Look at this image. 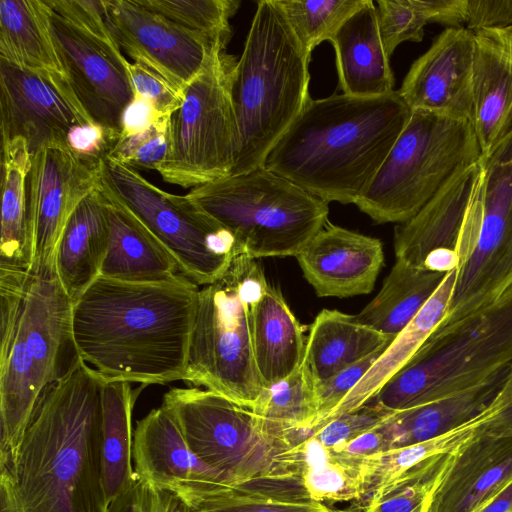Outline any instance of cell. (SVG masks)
<instances>
[{
    "label": "cell",
    "mask_w": 512,
    "mask_h": 512,
    "mask_svg": "<svg viewBox=\"0 0 512 512\" xmlns=\"http://www.w3.org/2000/svg\"><path fill=\"white\" fill-rule=\"evenodd\" d=\"M199 290L189 279L132 283L100 276L72 306L80 359L104 381H183Z\"/></svg>",
    "instance_id": "1"
},
{
    "label": "cell",
    "mask_w": 512,
    "mask_h": 512,
    "mask_svg": "<svg viewBox=\"0 0 512 512\" xmlns=\"http://www.w3.org/2000/svg\"><path fill=\"white\" fill-rule=\"evenodd\" d=\"M411 114L398 90L378 97L311 98L263 166L327 203L355 204Z\"/></svg>",
    "instance_id": "2"
},
{
    "label": "cell",
    "mask_w": 512,
    "mask_h": 512,
    "mask_svg": "<svg viewBox=\"0 0 512 512\" xmlns=\"http://www.w3.org/2000/svg\"><path fill=\"white\" fill-rule=\"evenodd\" d=\"M103 379L81 361L43 393L12 473L20 512H108Z\"/></svg>",
    "instance_id": "3"
},
{
    "label": "cell",
    "mask_w": 512,
    "mask_h": 512,
    "mask_svg": "<svg viewBox=\"0 0 512 512\" xmlns=\"http://www.w3.org/2000/svg\"><path fill=\"white\" fill-rule=\"evenodd\" d=\"M72 306L55 269L32 272L23 293L0 294V471L13 473L45 390L82 361Z\"/></svg>",
    "instance_id": "4"
},
{
    "label": "cell",
    "mask_w": 512,
    "mask_h": 512,
    "mask_svg": "<svg viewBox=\"0 0 512 512\" xmlns=\"http://www.w3.org/2000/svg\"><path fill=\"white\" fill-rule=\"evenodd\" d=\"M162 406L192 452L242 494L300 502L302 443L311 435L272 423L207 389L172 388Z\"/></svg>",
    "instance_id": "5"
},
{
    "label": "cell",
    "mask_w": 512,
    "mask_h": 512,
    "mask_svg": "<svg viewBox=\"0 0 512 512\" xmlns=\"http://www.w3.org/2000/svg\"><path fill=\"white\" fill-rule=\"evenodd\" d=\"M310 58L277 1H258L234 70L238 144L231 175L263 166L311 99Z\"/></svg>",
    "instance_id": "6"
},
{
    "label": "cell",
    "mask_w": 512,
    "mask_h": 512,
    "mask_svg": "<svg viewBox=\"0 0 512 512\" xmlns=\"http://www.w3.org/2000/svg\"><path fill=\"white\" fill-rule=\"evenodd\" d=\"M512 366V286L490 304L439 324L367 402L396 412L475 389Z\"/></svg>",
    "instance_id": "7"
},
{
    "label": "cell",
    "mask_w": 512,
    "mask_h": 512,
    "mask_svg": "<svg viewBox=\"0 0 512 512\" xmlns=\"http://www.w3.org/2000/svg\"><path fill=\"white\" fill-rule=\"evenodd\" d=\"M186 197L252 259L297 256L328 222V203L261 166L194 187Z\"/></svg>",
    "instance_id": "8"
},
{
    "label": "cell",
    "mask_w": 512,
    "mask_h": 512,
    "mask_svg": "<svg viewBox=\"0 0 512 512\" xmlns=\"http://www.w3.org/2000/svg\"><path fill=\"white\" fill-rule=\"evenodd\" d=\"M260 264L238 254L229 270L202 286L183 381L253 410L265 390L251 336L249 300Z\"/></svg>",
    "instance_id": "9"
},
{
    "label": "cell",
    "mask_w": 512,
    "mask_h": 512,
    "mask_svg": "<svg viewBox=\"0 0 512 512\" xmlns=\"http://www.w3.org/2000/svg\"><path fill=\"white\" fill-rule=\"evenodd\" d=\"M481 150L471 121L412 111L365 193L355 205L377 223L402 224Z\"/></svg>",
    "instance_id": "10"
},
{
    "label": "cell",
    "mask_w": 512,
    "mask_h": 512,
    "mask_svg": "<svg viewBox=\"0 0 512 512\" xmlns=\"http://www.w3.org/2000/svg\"><path fill=\"white\" fill-rule=\"evenodd\" d=\"M227 44H212L171 117L170 152L157 171L166 182L194 188L232 173L238 144L232 95L237 59L227 53Z\"/></svg>",
    "instance_id": "11"
},
{
    "label": "cell",
    "mask_w": 512,
    "mask_h": 512,
    "mask_svg": "<svg viewBox=\"0 0 512 512\" xmlns=\"http://www.w3.org/2000/svg\"><path fill=\"white\" fill-rule=\"evenodd\" d=\"M100 188L134 214L198 286L223 277L239 254L233 235L186 195L166 192L108 156Z\"/></svg>",
    "instance_id": "12"
},
{
    "label": "cell",
    "mask_w": 512,
    "mask_h": 512,
    "mask_svg": "<svg viewBox=\"0 0 512 512\" xmlns=\"http://www.w3.org/2000/svg\"><path fill=\"white\" fill-rule=\"evenodd\" d=\"M482 213L476 244L457 269L441 325L490 304L512 286V129L482 156Z\"/></svg>",
    "instance_id": "13"
},
{
    "label": "cell",
    "mask_w": 512,
    "mask_h": 512,
    "mask_svg": "<svg viewBox=\"0 0 512 512\" xmlns=\"http://www.w3.org/2000/svg\"><path fill=\"white\" fill-rule=\"evenodd\" d=\"M482 157L458 170L394 230L396 259L440 273L458 269L472 252L482 213Z\"/></svg>",
    "instance_id": "14"
},
{
    "label": "cell",
    "mask_w": 512,
    "mask_h": 512,
    "mask_svg": "<svg viewBox=\"0 0 512 512\" xmlns=\"http://www.w3.org/2000/svg\"><path fill=\"white\" fill-rule=\"evenodd\" d=\"M51 28L67 78L82 107L94 122L120 134L123 112L134 93L127 72L130 61L107 23L78 24L51 9Z\"/></svg>",
    "instance_id": "15"
},
{
    "label": "cell",
    "mask_w": 512,
    "mask_h": 512,
    "mask_svg": "<svg viewBox=\"0 0 512 512\" xmlns=\"http://www.w3.org/2000/svg\"><path fill=\"white\" fill-rule=\"evenodd\" d=\"M102 164L80 158L67 144L44 147L32 156L27 180L32 272L55 269L64 228L83 199L99 187Z\"/></svg>",
    "instance_id": "16"
},
{
    "label": "cell",
    "mask_w": 512,
    "mask_h": 512,
    "mask_svg": "<svg viewBox=\"0 0 512 512\" xmlns=\"http://www.w3.org/2000/svg\"><path fill=\"white\" fill-rule=\"evenodd\" d=\"M2 141L23 139L32 154L67 144L70 129L94 122L68 79L24 70L0 60Z\"/></svg>",
    "instance_id": "17"
},
{
    "label": "cell",
    "mask_w": 512,
    "mask_h": 512,
    "mask_svg": "<svg viewBox=\"0 0 512 512\" xmlns=\"http://www.w3.org/2000/svg\"><path fill=\"white\" fill-rule=\"evenodd\" d=\"M132 459L140 482L174 494L190 510L237 491L225 476L192 452L174 418L162 405L137 422Z\"/></svg>",
    "instance_id": "18"
},
{
    "label": "cell",
    "mask_w": 512,
    "mask_h": 512,
    "mask_svg": "<svg viewBox=\"0 0 512 512\" xmlns=\"http://www.w3.org/2000/svg\"><path fill=\"white\" fill-rule=\"evenodd\" d=\"M104 15L124 54L182 90L201 70L212 44L219 41L171 22L138 0H104Z\"/></svg>",
    "instance_id": "19"
},
{
    "label": "cell",
    "mask_w": 512,
    "mask_h": 512,
    "mask_svg": "<svg viewBox=\"0 0 512 512\" xmlns=\"http://www.w3.org/2000/svg\"><path fill=\"white\" fill-rule=\"evenodd\" d=\"M473 62L474 32L446 28L412 63L398 92L412 111L472 122Z\"/></svg>",
    "instance_id": "20"
},
{
    "label": "cell",
    "mask_w": 512,
    "mask_h": 512,
    "mask_svg": "<svg viewBox=\"0 0 512 512\" xmlns=\"http://www.w3.org/2000/svg\"><path fill=\"white\" fill-rule=\"evenodd\" d=\"M512 480V426L486 427L454 451L425 512H474Z\"/></svg>",
    "instance_id": "21"
},
{
    "label": "cell",
    "mask_w": 512,
    "mask_h": 512,
    "mask_svg": "<svg viewBox=\"0 0 512 512\" xmlns=\"http://www.w3.org/2000/svg\"><path fill=\"white\" fill-rule=\"evenodd\" d=\"M296 259L317 296L346 298L373 291L384 252L380 239L328 221Z\"/></svg>",
    "instance_id": "22"
},
{
    "label": "cell",
    "mask_w": 512,
    "mask_h": 512,
    "mask_svg": "<svg viewBox=\"0 0 512 512\" xmlns=\"http://www.w3.org/2000/svg\"><path fill=\"white\" fill-rule=\"evenodd\" d=\"M472 124L482 156L512 129V27L474 32Z\"/></svg>",
    "instance_id": "23"
},
{
    "label": "cell",
    "mask_w": 512,
    "mask_h": 512,
    "mask_svg": "<svg viewBox=\"0 0 512 512\" xmlns=\"http://www.w3.org/2000/svg\"><path fill=\"white\" fill-rule=\"evenodd\" d=\"M249 321L256 365L265 387L277 383L302 364L303 329L279 289L259 271L249 300Z\"/></svg>",
    "instance_id": "24"
},
{
    "label": "cell",
    "mask_w": 512,
    "mask_h": 512,
    "mask_svg": "<svg viewBox=\"0 0 512 512\" xmlns=\"http://www.w3.org/2000/svg\"><path fill=\"white\" fill-rule=\"evenodd\" d=\"M99 189L105 198L108 216V247L100 276L132 283L188 279L140 220L100 185Z\"/></svg>",
    "instance_id": "25"
},
{
    "label": "cell",
    "mask_w": 512,
    "mask_h": 512,
    "mask_svg": "<svg viewBox=\"0 0 512 512\" xmlns=\"http://www.w3.org/2000/svg\"><path fill=\"white\" fill-rule=\"evenodd\" d=\"M335 50L339 85L344 94L378 97L394 89V75L382 43L376 4L365 0L330 41Z\"/></svg>",
    "instance_id": "26"
},
{
    "label": "cell",
    "mask_w": 512,
    "mask_h": 512,
    "mask_svg": "<svg viewBox=\"0 0 512 512\" xmlns=\"http://www.w3.org/2000/svg\"><path fill=\"white\" fill-rule=\"evenodd\" d=\"M32 154L21 138L2 141L0 282L27 283L34 250L28 222L27 180Z\"/></svg>",
    "instance_id": "27"
},
{
    "label": "cell",
    "mask_w": 512,
    "mask_h": 512,
    "mask_svg": "<svg viewBox=\"0 0 512 512\" xmlns=\"http://www.w3.org/2000/svg\"><path fill=\"white\" fill-rule=\"evenodd\" d=\"M394 339L360 323L355 315L323 309L310 327L302 372L314 388L346 367L384 351Z\"/></svg>",
    "instance_id": "28"
},
{
    "label": "cell",
    "mask_w": 512,
    "mask_h": 512,
    "mask_svg": "<svg viewBox=\"0 0 512 512\" xmlns=\"http://www.w3.org/2000/svg\"><path fill=\"white\" fill-rule=\"evenodd\" d=\"M108 247V216L99 187L78 205L55 252V270L74 303L100 277Z\"/></svg>",
    "instance_id": "29"
},
{
    "label": "cell",
    "mask_w": 512,
    "mask_h": 512,
    "mask_svg": "<svg viewBox=\"0 0 512 512\" xmlns=\"http://www.w3.org/2000/svg\"><path fill=\"white\" fill-rule=\"evenodd\" d=\"M0 60L68 79L54 42L47 0L0 1Z\"/></svg>",
    "instance_id": "30"
},
{
    "label": "cell",
    "mask_w": 512,
    "mask_h": 512,
    "mask_svg": "<svg viewBox=\"0 0 512 512\" xmlns=\"http://www.w3.org/2000/svg\"><path fill=\"white\" fill-rule=\"evenodd\" d=\"M508 371L467 392L391 412L382 422L390 449L435 439L476 419L492 403Z\"/></svg>",
    "instance_id": "31"
},
{
    "label": "cell",
    "mask_w": 512,
    "mask_h": 512,
    "mask_svg": "<svg viewBox=\"0 0 512 512\" xmlns=\"http://www.w3.org/2000/svg\"><path fill=\"white\" fill-rule=\"evenodd\" d=\"M456 273L457 269L446 274L439 288L421 311L395 337L364 377L323 424L343 413L354 411L365 405L414 355L444 319L447 306L452 297Z\"/></svg>",
    "instance_id": "32"
},
{
    "label": "cell",
    "mask_w": 512,
    "mask_h": 512,
    "mask_svg": "<svg viewBox=\"0 0 512 512\" xmlns=\"http://www.w3.org/2000/svg\"><path fill=\"white\" fill-rule=\"evenodd\" d=\"M137 393L131 383L104 381L101 389V459L108 505L138 482L132 465V410Z\"/></svg>",
    "instance_id": "33"
},
{
    "label": "cell",
    "mask_w": 512,
    "mask_h": 512,
    "mask_svg": "<svg viewBox=\"0 0 512 512\" xmlns=\"http://www.w3.org/2000/svg\"><path fill=\"white\" fill-rule=\"evenodd\" d=\"M446 274L396 259L379 293L355 316L360 323L395 338L434 295Z\"/></svg>",
    "instance_id": "34"
},
{
    "label": "cell",
    "mask_w": 512,
    "mask_h": 512,
    "mask_svg": "<svg viewBox=\"0 0 512 512\" xmlns=\"http://www.w3.org/2000/svg\"><path fill=\"white\" fill-rule=\"evenodd\" d=\"M299 481L308 502H361L367 459L327 448L312 436L302 443Z\"/></svg>",
    "instance_id": "35"
},
{
    "label": "cell",
    "mask_w": 512,
    "mask_h": 512,
    "mask_svg": "<svg viewBox=\"0 0 512 512\" xmlns=\"http://www.w3.org/2000/svg\"><path fill=\"white\" fill-rule=\"evenodd\" d=\"M483 413L476 419L435 439L390 449L369 457L367 459L365 494L361 503L378 489L397 480L430 458L456 451L485 424Z\"/></svg>",
    "instance_id": "36"
},
{
    "label": "cell",
    "mask_w": 512,
    "mask_h": 512,
    "mask_svg": "<svg viewBox=\"0 0 512 512\" xmlns=\"http://www.w3.org/2000/svg\"><path fill=\"white\" fill-rule=\"evenodd\" d=\"M304 51L331 41L342 24L365 0H276Z\"/></svg>",
    "instance_id": "37"
},
{
    "label": "cell",
    "mask_w": 512,
    "mask_h": 512,
    "mask_svg": "<svg viewBox=\"0 0 512 512\" xmlns=\"http://www.w3.org/2000/svg\"><path fill=\"white\" fill-rule=\"evenodd\" d=\"M451 454L430 458L378 489L362 503L363 512H425L428 499Z\"/></svg>",
    "instance_id": "38"
},
{
    "label": "cell",
    "mask_w": 512,
    "mask_h": 512,
    "mask_svg": "<svg viewBox=\"0 0 512 512\" xmlns=\"http://www.w3.org/2000/svg\"><path fill=\"white\" fill-rule=\"evenodd\" d=\"M252 412L285 428L311 433L317 414L316 401L314 388L301 367L287 378L265 387Z\"/></svg>",
    "instance_id": "39"
},
{
    "label": "cell",
    "mask_w": 512,
    "mask_h": 512,
    "mask_svg": "<svg viewBox=\"0 0 512 512\" xmlns=\"http://www.w3.org/2000/svg\"><path fill=\"white\" fill-rule=\"evenodd\" d=\"M144 7L171 22L211 40L231 38L230 19L239 0H138Z\"/></svg>",
    "instance_id": "40"
},
{
    "label": "cell",
    "mask_w": 512,
    "mask_h": 512,
    "mask_svg": "<svg viewBox=\"0 0 512 512\" xmlns=\"http://www.w3.org/2000/svg\"><path fill=\"white\" fill-rule=\"evenodd\" d=\"M171 117L160 116L147 130L119 138L108 157L138 171H158L171 148Z\"/></svg>",
    "instance_id": "41"
},
{
    "label": "cell",
    "mask_w": 512,
    "mask_h": 512,
    "mask_svg": "<svg viewBox=\"0 0 512 512\" xmlns=\"http://www.w3.org/2000/svg\"><path fill=\"white\" fill-rule=\"evenodd\" d=\"M379 33L391 58L403 42H420L429 19L422 0H378L376 2Z\"/></svg>",
    "instance_id": "42"
},
{
    "label": "cell",
    "mask_w": 512,
    "mask_h": 512,
    "mask_svg": "<svg viewBox=\"0 0 512 512\" xmlns=\"http://www.w3.org/2000/svg\"><path fill=\"white\" fill-rule=\"evenodd\" d=\"M371 403L343 413L312 432V437L327 448L341 447L380 425L390 414Z\"/></svg>",
    "instance_id": "43"
},
{
    "label": "cell",
    "mask_w": 512,
    "mask_h": 512,
    "mask_svg": "<svg viewBox=\"0 0 512 512\" xmlns=\"http://www.w3.org/2000/svg\"><path fill=\"white\" fill-rule=\"evenodd\" d=\"M382 353L376 352L314 386L317 414L311 433L329 418Z\"/></svg>",
    "instance_id": "44"
},
{
    "label": "cell",
    "mask_w": 512,
    "mask_h": 512,
    "mask_svg": "<svg viewBox=\"0 0 512 512\" xmlns=\"http://www.w3.org/2000/svg\"><path fill=\"white\" fill-rule=\"evenodd\" d=\"M190 512H342L319 502H287L238 491L208 500Z\"/></svg>",
    "instance_id": "45"
},
{
    "label": "cell",
    "mask_w": 512,
    "mask_h": 512,
    "mask_svg": "<svg viewBox=\"0 0 512 512\" xmlns=\"http://www.w3.org/2000/svg\"><path fill=\"white\" fill-rule=\"evenodd\" d=\"M127 72L134 95L147 100L161 116H172L182 105L184 90L148 67L129 62Z\"/></svg>",
    "instance_id": "46"
},
{
    "label": "cell",
    "mask_w": 512,
    "mask_h": 512,
    "mask_svg": "<svg viewBox=\"0 0 512 512\" xmlns=\"http://www.w3.org/2000/svg\"><path fill=\"white\" fill-rule=\"evenodd\" d=\"M120 134L96 122L73 126L67 137L70 150L82 159L102 163L119 140Z\"/></svg>",
    "instance_id": "47"
},
{
    "label": "cell",
    "mask_w": 512,
    "mask_h": 512,
    "mask_svg": "<svg viewBox=\"0 0 512 512\" xmlns=\"http://www.w3.org/2000/svg\"><path fill=\"white\" fill-rule=\"evenodd\" d=\"M464 27L472 32L512 27V0H467Z\"/></svg>",
    "instance_id": "48"
},
{
    "label": "cell",
    "mask_w": 512,
    "mask_h": 512,
    "mask_svg": "<svg viewBox=\"0 0 512 512\" xmlns=\"http://www.w3.org/2000/svg\"><path fill=\"white\" fill-rule=\"evenodd\" d=\"M160 116L147 100L134 95L122 115L120 138L147 130Z\"/></svg>",
    "instance_id": "49"
},
{
    "label": "cell",
    "mask_w": 512,
    "mask_h": 512,
    "mask_svg": "<svg viewBox=\"0 0 512 512\" xmlns=\"http://www.w3.org/2000/svg\"><path fill=\"white\" fill-rule=\"evenodd\" d=\"M429 23L464 27L467 0H422Z\"/></svg>",
    "instance_id": "50"
},
{
    "label": "cell",
    "mask_w": 512,
    "mask_h": 512,
    "mask_svg": "<svg viewBox=\"0 0 512 512\" xmlns=\"http://www.w3.org/2000/svg\"><path fill=\"white\" fill-rule=\"evenodd\" d=\"M331 449L343 451L349 455L365 459L390 450V445L381 423L349 443Z\"/></svg>",
    "instance_id": "51"
},
{
    "label": "cell",
    "mask_w": 512,
    "mask_h": 512,
    "mask_svg": "<svg viewBox=\"0 0 512 512\" xmlns=\"http://www.w3.org/2000/svg\"><path fill=\"white\" fill-rule=\"evenodd\" d=\"M486 427L512 426V366L500 390L485 411Z\"/></svg>",
    "instance_id": "52"
},
{
    "label": "cell",
    "mask_w": 512,
    "mask_h": 512,
    "mask_svg": "<svg viewBox=\"0 0 512 512\" xmlns=\"http://www.w3.org/2000/svg\"><path fill=\"white\" fill-rule=\"evenodd\" d=\"M142 483V482H141ZM145 512H190L174 494L143 484Z\"/></svg>",
    "instance_id": "53"
},
{
    "label": "cell",
    "mask_w": 512,
    "mask_h": 512,
    "mask_svg": "<svg viewBox=\"0 0 512 512\" xmlns=\"http://www.w3.org/2000/svg\"><path fill=\"white\" fill-rule=\"evenodd\" d=\"M108 512H145V497L142 483L137 484L123 497L109 505Z\"/></svg>",
    "instance_id": "54"
},
{
    "label": "cell",
    "mask_w": 512,
    "mask_h": 512,
    "mask_svg": "<svg viewBox=\"0 0 512 512\" xmlns=\"http://www.w3.org/2000/svg\"><path fill=\"white\" fill-rule=\"evenodd\" d=\"M0 512H20L14 479L6 470L0 471Z\"/></svg>",
    "instance_id": "55"
},
{
    "label": "cell",
    "mask_w": 512,
    "mask_h": 512,
    "mask_svg": "<svg viewBox=\"0 0 512 512\" xmlns=\"http://www.w3.org/2000/svg\"><path fill=\"white\" fill-rule=\"evenodd\" d=\"M474 512H512V480Z\"/></svg>",
    "instance_id": "56"
}]
</instances>
